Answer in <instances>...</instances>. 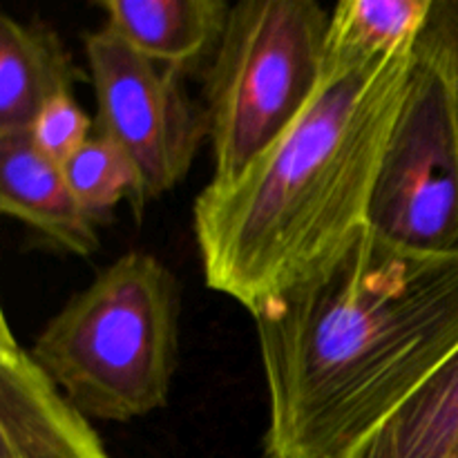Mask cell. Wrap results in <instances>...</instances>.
<instances>
[{
  "label": "cell",
  "mask_w": 458,
  "mask_h": 458,
  "mask_svg": "<svg viewBox=\"0 0 458 458\" xmlns=\"http://www.w3.org/2000/svg\"><path fill=\"white\" fill-rule=\"evenodd\" d=\"M83 47L97 97V132L132 159L139 188L130 204L141 215L186 179L208 139L206 116L182 76L143 56L110 27L85 34Z\"/></svg>",
  "instance_id": "5"
},
{
  "label": "cell",
  "mask_w": 458,
  "mask_h": 458,
  "mask_svg": "<svg viewBox=\"0 0 458 458\" xmlns=\"http://www.w3.org/2000/svg\"><path fill=\"white\" fill-rule=\"evenodd\" d=\"M367 226L405 249L458 250L454 110L441 72L419 52L380 164Z\"/></svg>",
  "instance_id": "6"
},
{
  "label": "cell",
  "mask_w": 458,
  "mask_h": 458,
  "mask_svg": "<svg viewBox=\"0 0 458 458\" xmlns=\"http://www.w3.org/2000/svg\"><path fill=\"white\" fill-rule=\"evenodd\" d=\"M106 27L150 61L186 74L213 58L233 4L224 0H101Z\"/></svg>",
  "instance_id": "9"
},
{
  "label": "cell",
  "mask_w": 458,
  "mask_h": 458,
  "mask_svg": "<svg viewBox=\"0 0 458 458\" xmlns=\"http://www.w3.org/2000/svg\"><path fill=\"white\" fill-rule=\"evenodd\" d=\"M27 134L43 155L63 165L92 137V121L74 94H61L38 112Z\"/></svg>",
  "instance_id": "13"
},
{
  "label": "cell",
  "mask_w": 458,
  "mask_h": 458,
  "mask_svg": "<svg viewBox=\"0 0 458 458\" xmlns=\"http://www.w3.org/2000/svg\"><path fill=\"white\" fill-rule=\"evenodd\" d=\"M88 81L56 31L0 16V137L27 134L38 112Z\"/></svg>",
  "instance_id": "8"
},
{
  "label": "cell",
  "mask_w": 458,
  "mask_h": 458,
  "mask_svg": "<svg viewBox=\"0 0 458 458\" xmlns=\"http://www.w3.org/2000/svg\"><path fill=\"white\" fill-rule=\"evenodd\" d=\"M0 210L58 253L89 258L101 246L98 222L76 199L63 165L30 134L0 137Z\"/></svg>",
  "instance_id": "7"
},
{
  "label": "cell",
  "mask_w": 458,
  "mask_h": 458,
  "mask_svg": "<svg viewBox=\"0 0 458 458\" xmlns=\"http://www.w3.org/2000/svg\"><path fill=\"white\" fill-rule=\"evenodd\" d=\"M255 320L264 458H352L458 349V250L360 228Z\"/></svg>",
  "instance_id": "1"
},
{
  "label": "cell",
  "mask_w": 458,
  "mask_h": 458,
  "mask_svg": "<svg viewBox=\"0 0 458 458\" xmlns=\"http://www.w3.org/2000/svg\"><path fill=\"white\" fill-rule=\"evenodd\" d=\"M414 65L416 47L325 67L298 121L237 182L197 195L192 231L210 291L258 311L367 226Z\"/></svg>",
  "instance_id": "2"
},
{
  "label": "cell",
  "mask_w": 458,
  "mask_h": 458,
  "mask_svg": "<svg viewBox=\"0 0 458 458\" xmlns=\"http://www.w3.org/2000/svg\"><path fill=\"white\" fill-rule=\"evenodd\" d=\"M434 0H343L329 16L325 67H347L416 47Z\"/></svg>",
  "instance_id": "11"
},
{
  "label": "cell",
  "mask_w": 458,
  "mask_h": 458,
  "mask_svg": "<svg viewBox=\"0 0 458 458\" xmlns=\"http://www.w3.org/2000/svg\"><path fill=\"white\" fill-rule=\"evenodd\" d=\"M329 16L316 0L233 4L206 76L208 183L237 182L307 110L325 74Z\"/></svg>",
  "instance_id": "4"
},
{
  "label": "cell",
  "mask_w": 458,
  "mask_h": 458,
  "mask_svg": "<svg viewBox=\"0 0 458 458\" xmlns=\"http://www.w3.org/2000/svg\"><path fill=\"white\" fill-rule=\"evenodd\" d=\"M416 52L441 72L450 89L458 132V0H434Z\"/></svg>",
  "instance_id": "14"
},
{
  "label": "cell",
  "mask_w": 458,
  "mask_h": 458,
  "mask_svg": "<svg viewBox=\"0 0 458 458\" xmlns=\"http://www.w3.org/2000/svg\"><path fill=\"white\" fill-rule=\"evenodd\" d=\"M179 318L174 273L152 253L132 250L72 295L30 353L85 419L128 423L168 405Z\"/></svg>",
  "instance_id": "3"
},
{
  "label": "cell",
  "mask_w": 458,
  "mask_h": 458,
  "mask_svg": "<svg viewBox=\"0 0 458 458\" xmlns=\"http://www.w3.org/2000/svg\"><path fill=\"white\" fill-rule=\"evenodd\" d=\"M352 458H458V349Z\"/></svg>",
  "instance_id": "10"
},
{
  "label": "cell",
  "mask_w": 458,
  "mask_h": 458,
  "mask_svg": "<svg viewBox=\"0 0 458 458\" xmlns=\"http://www.w3.org/2000/svg\"><path fill=\"white\" fill-rule=\"evenodd\" d=\"M67 183L76 199L97 222L106 219L119 201H132L139 188V173L123 148L94 132L63 164Z\"/></svg>",
  "instance_id": "12"
}]
</instances>
